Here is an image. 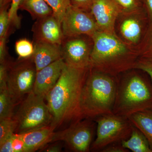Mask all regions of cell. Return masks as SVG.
<instances>
[{
	"label": "cell",
	"mask_w": 152,
	"mask_h": 152,
	"mask_svg": "<svg viewBox=\"0 0 152 152\" xmlns=\"http://www.w3.org/2000/svg\"><path fill=\"white\" fill-rule=\"evenodd\" d=\"M65 65L60 78L45 99L52 117L51 126H60L81 120L80 104L82 89L88 71Z\"/></svg>",
	"instance_id": "1"
},
{
	"label": "cell",
	"mask_w": 152,
	"mask_h": 152,
	"mask_svg": "<svg viewBox=\"0 0 152 152\" xmlns=\"http://www.w3.org/2000/svg\"><path fill=\"white\" fill-rule=\"evenodd\" d=\"M90 67L118 76L134 69L139 51L125 43L115 34L98 31L92 37Z\"/></svg>",
	"instance_id": "2"
},
{
	"label": "cell",
	"mask_w": 152,
	"mask_h": 152,
	"mask_svg": "<svg viewBox=\"0 0 152 152\" xmlns=\"http://www.w3.org/2000/svg\"><path fill=\"white\" fill-rule=\"evenodd\" d=\"M117 84L118 76L89 67L82 89L81 120L113 113Z\"/></svg>",
	"instance_id": "3"
},
{
	"label": "cell",
	"mask_w": 152,
	"mask_h": 152,
	"mask_svg": "<svg viewBox=\"0 0 152 152\" xmlns=\"http://www.w3.org/2000/svg\"><path fill=\"white\" fill-rule=\"evenodd\" d=\"M133 69L118 76L113 113L129 118L139 112L152 110V83Z\"/></svg>",
	"instance_id": "4"
},
{
	"label": "cell",
	"mask_w": 152,
	"mask_h": 152,
	"mask_svg": "<svg viewBox=\"0 0 152 152\" xmlns=\"http://www.w3.org/2000/svg\"><path fill=\"white\" fill-rule=\"evenodd\" d=\"M45 97L30 93L20 104L13 118L18 124L16 134L51 125V114Z\"/></svg>",
	"instance_id": "5"
},
{
	"label": "cell",
	"mask_w": 152,
	"mask_h": 152,
	"mask_svg": "<svg viewBox=\"0 0 152 152\" xmlns=\"http://www.w3.org/2000/svg\"><path fill=\"white\" fill-rule=\"evenodd\" d=\"M94 120L97 124V132L90 149L92 151H101L111 144L128 140L134 127L128 117L114 113L102 115Z\"/></svg>",
	"instance_id": "6"
},
{
	"label": "cell",
	"mask_w": 152,
	"mask_h": 152,
	"mask_svg": "<svg viewBox=\"0 0 152 152\" xmlns=\"http://www.w3.org/2000/svg\"><path fill=\"white\" fill-rule=\"evenodd\" d=\"M37 72L32 58L9 61L7 87L16 105L33 91Z\"/></svg>",
	"instance_id": "7"
},
{
	"label": "cell",
	"mask_w": 152,
	"mask_h": 152,
	"mask_svg": "<svg viewBox=\"0 0 152 152\" xmlns=\"http://www.w3.org/2000/svg\"><path fill=\"white\" fill-rule=\"evenodd\" d=\"M145 9L120 13L116 21L115 34L129 46L139 51L149 25Z\"/></svg>",
	"instance_id": "8"
},
{
	"label": "cell",
	"mask_w": 152,
	"mask_h": 152,
	"mask_svg": "<svg viewBox=\"0 0 152 152\" xmlns=\"http://www.w3.org/2000/svg\"><path fill=\"white\" fill-rule=\"evenodd\" d=\"M92 120L89 118L80 120L64 130L55 132L52 142H65L73 151H90L96 123Z\"/></svg>",
	"instance_id": "9"
},
{
	"label": "cell",
	"mask_w": 152,
	"mask_h": 152,
	"mask_svg": "<svg viewBox=\"0 0 152 152\" xmlns=\"http://www.w3.org/2000/svg\"><path fill=\"white\" fill-rule=\"evenodd\" d=\"M93 46L92 38L88 36L64 37L61 45L62 58L69 66L87 69L90 67Z\"/></svg>",
	"instance_id": "10"
},
{
	"label": "cell",
	"mask_w": 152,
	"mask_h": 152,
	"mask_svg": "<svg viewBox=\"0 0 152 152\" xmlns=\"http://www.w3.org/2000/svg\"><path fill=\"white\" fill-rule=\"evenodd\" d=\"M64 37L87 35L92 37L99 31L96 21L90 12L70 5L61 22Z\"/></svg>",
	"instance_id": "11"
},
{
	"label": "cell",
	"mask_w": 152,
	"mask_h": 152,
	"mask_svg": "<svg viewBox=\"0 0 152 152\" xmlns=\"http://www.w3.org/2000/svg\"><path fill=\"white\" fill-rule=\"evenodd\" d=\"M32 31L34 43L46 42L61 46L64 37L61 24L53 15L36 20Z\"/></svg>",
	"instance_id": "12"
},
{
	"label": "cell",
	"mask_w": 152,
	"mask_h": 152,
	"mask_svg": "<svg viewBox=\"0 0 152 152\" xmlns=\"http://www.w3.org/2000/svg\"><path fill=\"white\" fill-rule=\"evenodd\" d=\"M90 12L99 31L115 34L116 21L121 11L113 0H95Z\"/></svg>",
	"instance_id": "13"
},
{
	"label": "cell",
	"mask_w": 152,
	"mask_h": 152,
	"mask_svg": "<svg viewBox=\"0 0 152 152\" xmlns=\"http://www.w3.org/2000/svg\"><path fill=\"white\" fill-rule=\"evenodd\" d=\"M65 65L63 58H61L37 71L33 92L45 97L58 80Z\"/></svg>",
	"instance_id": "14"
},
{
	"label": "cell",
	"mask_w": 152,
	"mask_h": 152,
	"mask_svg": "<svg viewBox=\"0 0 152 152\" xmlns=\"http://www.w3.org/2000/svg\"><path fill=\"white\" fill-rule=\"evenodd\" d=\"M32 58L37 72L62 58L61 46L46 42L34 43Z\"/></svg>",
	"instance_id": "15"
},
{
	"label": "cell",
	"mask_w": 152,
	"mask_h": 152,
	"mask_svg": "<svg viewBox=\"0 0 152 152\" xmlns=\"http://www.w3.org/2000/svg\"><path fill=\"white\" fill-rule=\"evenodd\" d=\"M51 125L20 134L27 152L35 151L52 142L55 132Z\"/></svg>",
	"instance_id": "16"
},
{
	"label": "cell",
	"mask_w": 152,
	"mask_h": 152,
	"mask_svg": "<svg viewBox=\"0 0 152 152\" xmlns=\"http://www.w3.org/2000/svg\"><path fill=\"white\" fill-rule=\"evenodd\" d=\"M19 9L27 11L36 20L53 15V10L45 0H23Z\"/></svg>",
	"instance_id": "17"
},
{
	"label": "cell",
	"mask_w": 152,
	"mask_h": 152,
	"mask_svg": "<svg viewBox=\"0 0 152 152\" xmlns=\"http://www.w3.org/2000/svg\"><path fill=\"white\" fill-rule=\"evenodd\" d=\"M132 124L146 138L152 151V113L150 111L139 112L129 117Z\"/></svg>",
	"instance_id": "18"
},
{
	"label": "cell",
	"mask_w": 152,
	"mask_h": 152,
	"mask_svg": "<svg viewBox=\"0 0 152 152\" xmlns=\"http://www.w3.org/2000/svg\"><path fill=\"white\" fill-rule=\"evenodd\" d=\"M121 144L125 148L133 152H152L146 137L134 126L130 137Z\"/></svg>",
	"instance_id": "19"
},
{
	"label": "cell",
	"mask_w": 152,
	"mask_h": 152,
	"mask_svg": "<svg viewBox=\"0 0 152 152\" xmlns=\"http://www.w3.org/2000/svg\"><path fill=\"white\" fill-rule=\"evenodd\" d=\"M16 106L7 88L0 90V120L13 118Z\"/></svg>",
	"instance_id": "20"
},
{
	"label": "cell",
	"mask_w": 152,
	"mask_h": 152,
	"mask_svg": "<svg viewBox=\"0 0 152 152\" xmlns=\"http://www.w3.org/2000/svg\"><path fill=\"white\" fill-rule=\"evenodd\" d=\"M1 152H27L24 142L20 134L15 133L0 145Z\"/></svg>",
	"instance_id": "21"
},
{
	"label": "cell",
	"mask_w": 152,
	"mask_h": 152,
	"mask_svg": "<svg viewBox=\"0 0 152 152\" xmlns=\"http://www.w3.org/2000/svg\"><path fill=\"white\" fill-rule=\"evenodd\" d=\"M17 127V121L13 118L0 120V145L15 133Z\"/></svg>",
	"instance_id": "22"
},
{
	"label": "cell",
	"mask_w": 152,
	"mask_h": 152,
	"mask_svg": "<svg viewBox=\"0 0 152 152\" xmlns=\"http://www.w3.org/2000/svg\"><path fill=\"white\" fill-rule=\"evenodd\" d=\"M15 50L18 56V59H27L32 57L34 46L27 39H20L15 44Z\"/></svg>",
	"instance_id": "23"
},
{
	"label": "cell",
	"mask_w": 152,
	"mask_h": 152,
	"mask_svg": "<svg viewBox=\"0 0 152 152\" xmlns=\"http://www.w3.org/2000/svg\"><path fill=\"white\" fill-rule=\"evenodd\" d=\"M53 10V15L61 24L68 7L71 5L70 0H45Z\"/></svg>",
	"instance_id": "24"
},
{
	"label": "cell",
	"mask_w": 152,
	"mask_h": 152,
	"mask_svg": "<svg viewBox=\"0 0 152 152\" xmlns=\"http://www.w3.org/2000/svg\"><path fill=\"white\" fill-rule=\"evenodd\" d=\"M140 57L152 58V22L150 23L141 45L139 49Z\"/></svg>",
	"instance_id": "25"
},
{
	"label": "cell",
	"mask_w": 152,
	"mask_h": 152,
	"mask_svg": "<svg viewBox=\"0 0 152 152\" xmlns=\"http://www.w3.org/2000/svg\"><path fill=\"white\" fill-rule=\"evenodd\" d=\"M121 12L128 13L144 9L142 0H113Z\"/></svg>",
	"instance_id": "26"
},
{
	"label": "cell",
	"mask_w": 152,
	"mask_h": 152,
	"mask_svg": "<svg viewBox=\"0 0 152 152\" xmlns=\"http://www.w3.org/2000/svg\"><path fill=\"white\" fill-rule=\"evenodd\" d=\"M9 6L0 8V39L9 35L10 28Z\"/></svg>",
	"instance_id": "27"
},
{
	"label": "cell",
	"mask_w": 152,
	"mask_h": 152,
	"mask_svg": "<svg viewBox=\"0 0 152 152\" xmlns=\"http://www.w3.org/2000/svg\"><path fill=\"white\" fill-rule=\"evenodd\" d=\"M23 0H12L9 10V18L11 27L19 28L20 26V18L18 15V11Z\"/></svg>",
	"instance_id": "28"
},
{
	"label": "cell",
	"mask_w": 152,
	"mask_h": 152,
	"mask_svg": "<svg viewBox=\"0 0 152 152\" xmlns=\"http://www.w3.org/2000/svg\"><path fill=\"white\" fill-rule=\"evenodd\" d=\"M134 69L145 72L149 76L152 83V58L140 57L136 62Z\"/></svg>",
	"instance_id": "29"
},
{
	"label": "cell",
	"mask_w": 152,
	"mask_h": 152,
	"mask_svg": "<svg viewBox=\"0 0 152 152\" xmlns=\"http://www.w3.org/2000/svg\"><path fill=\"white\" fill-rule=\"evenodd\" d=\"M95 0H70L71 5L83 10L90 12Z\"/></svg>",
	"instance_id": "30"
},
{
	"label": "cell",
	"mask_w": 152,
	"mask_h": 152,
	"mask_svg": "<svg viewBox=\"0 0 152 152\" xmlns=\"http://www.w3.org/2000/svg\"><path fill=\"white\" fill-rule=\"evenodd\" d=\"M9 61L0 64V90L7 88L8 66Z\"/></svg>",
	"instance_id": "31"
},
{
	"label": "cell",
	"mask_w": 152,
	"mask_h": 152,
	"mask_svg": "<svg viewBox=\"0 0 152 152\" xmlns=\"http://www.w3.org/2000/svg\"><path fill=\"white\" fill-rule=\"evenodd\" d=\"M7 35L0 39V64L7 62L9 60L8 58L7 51Z\"/></svg>",
	"instance_id": "32"
},
{
	"label": "cell",
	"mask_w": 152,
	"mask_h": 152,
	"mask_svg": "<svg viewBox=\"0 0 152 152\" xmlns=\"http://www.w3.org/2000/svg\"><path fill=\"white\" fill-rule=\"evenodd\" d=\"M101 152H129L130 151L124 148L121 142L112 144L104 148Z\"/></svg>",
	"instance_id": "33"
},
{
	"label": "cell",
	"mask_w": 152,
	"mask_h": 152,
	"mask_svg": "<svg viewBox=\"0 0 152 152\" xmlns=\"http://www.w3.org/2000/svg\"><path fill=\"white\" fill-rule=\"evenodd\" d=\"M142 2L144 9L151 23L152 22V0H142Z\"/></svg>",
	"instance_id": "34"
},
{
	"label": "cell",
	"mask_w": 152,
	"mask_h": 152,
	"mask_svg": "<svg viewBox=\"0 0 152 152\" xmlns=\"http://www.w3.org/2000/svg\"><path fill=\"white\" fill-rule=\"evenodd\" d=\"M62 150V147L58 145H53L45 148L44 151L48 152H59Z\"/></svg>",
	"instance_id": "35"
},
{
	"label": "cell",
	"mask_w": 152,
	"mask_h": 152,
	"mask_svg": "<svg viewBox=\"0 0 152 152\" xmlns=\"http://www.w3.org/2000/svg\"><path fill=\"white\" fill-rule=\"evenodd\" d=\"M12 1V0H0V8L10 6Z\"/></svg>",
	"instance_id": "36"
},
{
	"label": "cell",
	"mask_w": 152,
	"mask_h": 152,
	"mask_svg": "<svg viewBox=\"0 0 152 152\" xmlns=\"http://www.w3.org/2000/svg\"><path fill=\"white\" fill-rule=\"evenodd\" d=\"M150 111H151V113H152V110Z\"/></svg>",
	"instance_id": "37"
}]
</instances>
